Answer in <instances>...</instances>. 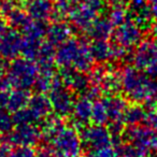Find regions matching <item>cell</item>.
<instances>
[{"mask_svg":"<svg viewBox=\"0 0 157 157\" xmlns=\"http://www.w3.org/2000/svg\"><path fill=\"white\" fill-rule=\"evenodd\" d=\"M6 5H7L8 6V2L7 3H3V5H2V8H3V9H6ZM12 9V7H9V8H8V11H10V10H11Z\"/></svg>","mask_w":157,"mask_h":157,"instance_id":"ba28073f","label":"cell"},{"mask_svg":"<svg viewBox=\"0 0 157 157\" xmlns=\"http://www.w3.org/2000/svg\"><path fill=\"white\" fill-rule=\"evenodd\" d=\"M150 1H151V2H152V3H155V2H157V0H150Z\"/></svg>","mask_w":157,"mask_h":157,"instance_id":"9c48e42d","label":"cell"},{"mask_svg":"<svg viewBox=\"0 0 157 157\" xmlns=\"http://www.w3.org/2000/svg\"><path fill=\"white\" fill-rule=\"evenodd\" d=\"M95 14L96 12L93 11L92 9L82 3H78V6H75L74 10L71 11L70 17L78 26H86L93 22V20L95 18Z\"/></svg>","mask_w":157,"mask_h":157,"instance_id":"7a4b0ae2","label":"cell"},{"mask_svg":"<svg viewBox=\"0 0 157 157\" xmlns=\"http://www.w3.org/2000/svg\"><path fill=\"white\" fill-rule=\"evenodd\" d=\"M1 1H2V0H0V2H1Z\"/></svg>","mask_w":157,"mask_h":157,"instance_id":"30bf717a","label":"cell"},{"mask_svg":"<svg viewBox=\"0 0 157 157\" xmlns=\"http://www.w3.org/2000/svg\"><path fill=\"white\" fill-rule=\"evenodd\" d=\"M26 9L31 17L43 20L50 15L53 8L48 0H26Z\"/></svg>","mask_w":157,"mask_h":157,"instance_id":"6da1fadb","label":"cell"},{"mask_svg":"<svg viewBox=\"0 0 157 157\" xmlns=\"http://www.w3.org/2000/svg\"><path fill=\"white\" fill-rule=\"evenodd\" d=\"M146 2H147V0H128V3L130 6V8L136 12L147 7Z\"/></svg>","mask_w":157,"mask_h":157,"instance_id":"277c9868","label":"cell"},{"mask_svg":"<svg viewBox=\"0 0 157 157\" xmlns=\"http://www.w3.org/2000/svg\"><path fill=\"white\" fill-rule=\"evenodd\" d=\"M144 51L142 54V65L150 72L157 74V43L147 42L143 46Z\"/></svg>","mask_w":157,"mask_h":157,"instance_id":"3957f363","label":"cell"},{"mask_svg":"<svg viewBox=\"0 0 157 157\" xmlns=\"http://www.w3.org/2000/svg\"><path fill=\"white\" fill-rule=\"evenodd\" d=\"M55 1H58V0H55Z\"/></svg>","mask_w":157,"mask_h":157,"instance_id":"8fae6325","label":"cell"},{"mask_svg":"<svg viewBox=\"0 0 157 157\" xmlns=\"http://www.w3.org/2000/svg\"><path fill=\"white\" fill-rule=\"evenodd\" d=\"M151 123H152V126L154 127L155 129H157V113L152 117V120H151Z\"/></svg>","mask_w":157,"mask_h":157,"instance_id":"5b68a950","label":"cell"},{"mask_svg":"<svg viewBox=\"0 0 157 157\" xmlns=\"http://www.w3.org/2000/svg\"><path fill=\"white\" fill-rule=\"evenodd\" d=\"M151 9H152L153 16H154V17H156V18H157V2L153 3V7L151 8Z\"/></svg>","mask_w":157,"mask_h":157,"instance_id":"8992f818","label":"cell"},{"mask_svg":"<svg viewBox=\"0 0 157 157\" xmlns=\"http://www.w3.org/2000/svg\"><path fill=\"white\" fill-rule=\"evenodd\" d=\"M153 33H154V37L157 39V23H155L153 26Z\"/></svg>","mask_w":157,"mask_h":157,"instance_id":"52a82bcc","label":"cell"}]
</instances>
